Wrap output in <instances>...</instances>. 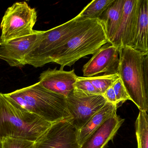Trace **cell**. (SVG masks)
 <instances>
[{"instance_id":"obj_1","label":"cell","mask_w":148,"mask_h":148,"mask_svg":"<svg viewBox=\"0 0 148 148\" xmlns=\"http://www.w3.org/2000/svg\"><path fill=\"white\" fill-rule=\"evenodd\" d=\"M51 125L0 93V141L13 138L35 142Z\"/></svg>"},{"instance_id":"obj_2","label":"cell","mask_w":148,"mask_h":148,"mask_svg":"<svg viewBox=\"0 0 148 148\" xmlns=\"http://www.w3.org/2000/svg\"><path fill=\"white\" fill-rule=\"evenodd\" d=\"M4 94L27 110L51 124L71 118L66 98L45 89L39 82Z\"/></svg>"},{"instance_id":"obj_3","label":"cell","mask_w":148,"mask_h":148,"mask_svg":"<svg viewBox=\"0 0 148 148\" xmlns=\"http://www.w3.org/2000/svg\"><path fill=\"white\" fill-rule=\"evenodd\" d=\"M92 20L83 18L77 15L58 26L40 31L34 45L25 57V64L38 68L50 63L58 50Z\"/></svg>"},{"instance_id":"obj_4","label":"cell","mask_w":148,"mask_h":148,"mask_svg":"<svg viewBox=\"0 0 148 148\" xmlns=\"http://www.w3.org/2000/svg\"><path fill=\"white\" fill-rule=\"evenodd\" d=\"M145 56L130 47H119L117 73L131 101L139 110L148 112V80L144 73Z\"/></svg>"},{"instance_id":"obj_5","label":"cell","mask_w":148,"mask_h":148,"mask_svg":"<svg viewBox=\"0 0 148 148\" xmlns=\"http://www.w3.org/2000/svg\"><path fill=\"white\" fill-rule=\"evenodd\" d=\"M108 43L104 28L100 21L93 19L67 40L53 55L50 63L60 65V70L71 66L79 60L96 53Z\"/></svg>"},{"instance_id":"obj_6","label":"cell","mask_w":148,"mask_h":148,"mask_svg":"<svg viewBox=\"0 0 148 148\" xmlns=\"http://www.w3.org/2000/svg\"><path fill=\"white\" fill-rule=\"evenodd\" d=\"M37 19L36 9L26 2L14 3L8 8L2 18L0 44L32 34Z\"/></svg>"},{"instance_id":"obj_7","label":"cell","mask_w":148,"mask_h":148,"mask_svg":"<svg viewBox=\"0 0 148 148\" xmlns=\"http://www.w3.org/2000/svg\"><path fill=\"white\" fill-rule=\"evenodd\" d=\"M71 118L52 124L34 142L33 148H80Z\"/></svg>"},{"instance_id":"obj_8","label":"cell","mask_w":148,"mask_h":148,"mask_svg":"<svg viewBox=\"0 0 148 148\" xmlns=\"http://www.w3.org/2000/svg\"><path fill=\"white\" fill-rule=\"evenodd\" d=\"M66 99L73 124L77 131L107 103L102 95L79 97L73 95L72 92Z\"/></svg>"},{"instance_id":"obj_9","label":"cell","mask_w":148,"mask_h":148,"mask_svg":"<svg viewBox=\"0 0 148 148\" xmlns=\"http://www.w3.org/2000/svg\"><path fill=\"white\" fill-rule=\"evenodd\" d=\"M141 0H125L123 15L119 26L110 44L119 47H132L139 16Z\"/></svg>"},{"instance_id":"obj_10","label":"cell","mask_w":148,"mask_h":148,"mask_svg":"<svg viewBox=\"0 0 148 148\" xmlns=\"http://www.w3.org/2000/svg\"><path fill=\"white\" fill-rule=\"evenodd\" d=\"M119 64V48L109 43L102 47L83 66L84 76L86 77L97 74H116Z\"/></svg>"},{"instance_id":"obj_11","label":"cell","mask_w":148,"mask_h":148,"mask_svg":"<svg viewBox=\"0 0 148 148\" xmlns=\"http://www.w3.org/2000/svg\"><path fill=\"white\" fill-rule=\"evenodd\" d=\"M40 32V31L34 30L30 35L0 44V59L12 67L25 66V57L34 45Z\"/></svg>"},{"instance_id":"obj_12","label":"cell","mask_w":148,"mask_h":148,"mask_svg":"<svg viewBox=\"0 0 148 148\" xmlns=\"http://www.w3.org/2000/svg\"><path fill=\"white\" fill-rule=\"evenodd\" d=\"M77 77L74 70L48 69L40 74L39 82L45 89L66 98L73 90Z\"/></svg>"},{"instance_id":"obj_13","label":"cell","mask_w":148,"mask_h":148,"mask_svg":"<svg viewBox=\"0 0 148 148\" xmlns=\"http://www.w3.org/2000/svg\"><path fill=\"white\" fill-rule=\"evenodd\" d=\"M124 121L114 113L92 132L80 148H104L109 141L113 140Z\"/></svg>"},{"instance_id":"obj_14","label":"cell","mask_w":148,"mask_h":148,"mask_svg":"<svg viewBox=\"0 0 148 148\" xmlns=\"http://www.w3.org/2000/svg\"><path fill=\"white\" fill-rule=\"evenodd\" d=\"M116 106L107 102L99 111L93 115L86 123L78 131L77 139L81 146L88 137L106 119L116 113Z\"/></svg>"},{"instance_id":"obj_15","label":"cell","mask_w":148,"mask_h":148,"mask_svg":"<svg viewBox=\"0 0 148 148\" xmlns=\"http://www.w3.org/2000/svg\"><path fill=\"white\" fill-rule=\"evenodd\" d=\"M148 1L141 0L139 16L132 48L144 55L148 54Z\"/></svg>"},{"instance_id":"obj_16","label":"cell","mask_w":148,"mask_h":148,"mask_svg":"<svg viewBox=\"0 0 148 148\" xmlns=\"http://www.w3.org/2000/svg\"><path fill=\"white\" fill-rule=\"evenodd\" d=\"M125 0H114L99 20L110 43L116 33L122 18Z\"/></svg>"},{"instance_id":"obj_17","label":"cell","mask_w":148,"mask_h":148,"mask_svg":"<svg viewBox=\"0 0 148 148\" xmlns=\"http://www.w3.org/2000/svg\"><path fill=\"white\" fill-rule=\"evenodd\" d=\"M114 0H93L78 14L83 18L99 20Z\"/></svg>"},{"instance_id":"obj_18","label":"cell","mask_w":148,"mask_h":148,"mask_svg":"<svg viewBox=\"0 0 148 148\" xmlns=\"http://www.w3.org/2000/svg\"><path fill=\"white\" fill-rule=\"evenodd\" d=\"M138 148H148V115L147 112L139 111L135 122Z\"/></svg>"},{"instance_id":"obj_19","label":"cell","mask_w":148,"mask_h":148,"mask_svg":"<svg viewBox=\"0 0 148 148\" xmlns=\"http://www.w3.org/2000/svg\"><path fill=\"white\" fill-rule=\"evenodd\" d=\"M72 93L75 96L79 97L101 95L86 77H77Z\"/></svg>"},{"instance_id":"obj_20","label":"cell","mask_w":148,"mask_h":148,"mask_svg":"<svg viewBox=\"0 0 148 148\" xmlns=\"http://www.w3.org/2000/svg\"><path fill=\"white\" fill-rule=\"evenodd\" d=\"M92 85L103 95L106 90L111 87L120 78L118 73L104 74L103 76L88 77Z\"/></svg>"},{"instance_id":"obj_21","label":"cell","mask_w":148,"mask_h":148,"mask_svg":"<svg viewBox=\"0 0 148 148\" xmlns=\"http://www.w3.org/2000/svg\"><path fill=\"white\" fill-rule=\"evenodd\" d=\"M2 148H33L34 142L21 138H7L2 141Z\"/></svg>"},{"instance_id":"obj_22","label":"cell","mask_w":148,"mask_h":148,"mask_svg":"<svg viewBox=\"0 0 148 148\" xmlns=\"http://www.w3.org/2000/svg\"><path fill=\"white\" fill-rule=\"evenodd\" d=\"M112 86L116 95L118 107L120 106V104H123L127 100H131L121 79H118Z\"/></svg>"},{"instance_id":"obj_23","label":"cell","mask_w":148,"mask_h":148,"mask_svg":"<svg viewBox=\"0 0 148 148\" xmlns=\"http://www.w3.org/2000/svg\"><path fill=\"white\" fill-rule=\"evenodd\" d=\"M103 96L106 99L107 102L115 105L117 107L116 95H115V92H114L112 86L108 88L106 90V91L103 94Z\"/></svg>"},{"instance_id":"obj_24","label":"cell","mask_w":148,"mask_h":148,"mask_svg":"<svg viewBox=\"0 0 148 148\" xmlns=\"http://www.w3.org/2000/svg\"><path fill=\"white\" fill-rule=\"evenodd\" d=\"M0 148H2V142L0 141Z\"/></svg>"}]
</instances>
